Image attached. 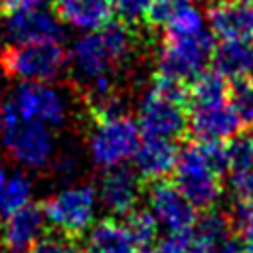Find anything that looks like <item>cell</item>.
Listing matches in <instances>:
<instances>
[{
    "label": "cell",
    "instance_id": "cell-16",
    "mask_svg": "<svg viewBox=\"0 0 253 253\" xmlns=\"http://www.w3.org/2000/svg\"><path fill=\"white\" fill-rule=\"evenodd\" d=\"M51 8L59 22L87 32H99L115 18L113 0H53Z\"/></svg>",
    "mask_w": 253,
    "mask_h": 253
},
{
    "label": "cell",
    "instance_id": "cell-25",
    "mask_svg": "<svg viewBox=\"0 0 253 253\" xmlns=\"http://www.w3.org/2000/svg\"><path fill=\"white\" fill-rule=\"evenodd\" d=\"M196 142L200 144L204 160L215 174L219 176L229 174L231 158H229V146L225 140H196Z\"/></svg>",
    "mask_w": 253,
    "mask_h": 253
},
{
    "label": "cell",
    "instance_id": "cell-10",
    "mask_svg": "<svg viewBox=\"0 0 253 253\" xmlns=\"http://www.w3.org/2000/svg\"><path fill=\"white\" fill-rule=\"evenodd\" d=\"M71 65L75 77L85 83V89L103 79H113V71L119 67V61L111 53L109 45L103 40L101 30L79 38L71 49Z\"/></svg>",
    "mask_w": 253,
    "mask_h": 253
},
{
    "label": "cell",
    "instance_id": "cell-24",
    "mask_svg": "<svg viewBox=\"0 0 253 253\" xmlns=\"http://www.w3.org/2000/svg\"><path fill=\"white\" fill-rule=\"evenodd\" d=\"M28 253H83L77 243V237L65 235L63 231H43L42 237L34 241Z\"/></svg>",
    "mask_w": 253,
    "mask_h": 253
},
{
    "label": "cell",
    "instance_id": "cell-7",
    "mask_svg": "<svg viewBox=\"0 0 253 253\" xmlns=\"http://www.w3.org/2000/svg\"><path fill=\"white\" fill-rule=\"evenodd\" d=\"M138 128L142 136L180 140L188 132V109L150 89L138 109Z\"/></svg>",
    "mask_w": 253,
    "mask_h": 253
},
{
    "label": "cell",
    "instance_id": "cell-1",
    "mask_svg": "<svg viewBox=\"0 0 253 253\" xmlns=\"http://www.w3.org/2000/svg\"><path fill=\"white\" fill-rule=\"evenodd\" d=\"M172 176L174 186L186 196V200L196 210L202 211L213 208V204L223 192L221 176L208 166L196 140H188L178 148V158Z\"/></svg>",
    "mask_w": 253,
    "mask_h": 253
},
{
    "label": "cell",
    "instance_id": "cell-8",
    "mask_svg": "<svg viewBox=\"0 0 253 253\" xmlns=\"http://www.w3.org/2000/svg\"><path fill=\"white\" fill-rule=\"evenodd\" d=\"M243 128L229 97L219 101L192 103L188 107V132L192 140H227Z\"/></svg>",
    "mask_w": 253,
    "mask_h": 253
},
{
    "label": "cell",
    "instance_id": "cell-9",
    "mask_svg": "<svg viewBox=\"0 0 253 253\" xmlns=\"http://www.w3.org/2000/svg\"><path fill=\"white\" fill-rule=\"evenodd\" d=\"M148 206L158 223L168 227L170 233L188 231L198 219V210L186 200V196L174 186L172 180H154L144 186Z\"/></svg>",
    "mask_w": 253,
    "mask_h": 253
},
{
    "label": "cell",
    "instance_id": "cell-4",
    "mask_svg": "<svg viewBox=\"0 0 253 253\" xmlns=\"http://www.w3.org/2000/svg\"><path fill=\"white\" fill-rule=\"evenodd\" d=\"M2 136L12 158L30 168H40L51 158L53 138L47 125L24 121L10 101L2 107Z\"/></svg>",
    "mask_w": 253,
    "mask_h": 253
},
{
    "label": "cell",
    "instance_id": "cell-5",
    "mask_svg": "<svg viewBox=\"0 0 253 253\" xmlns=\"http://www.w3.org/2000/svg\"><path fill=\"white\" fill-rule=\"evenodd\" d=\"M93 125L95 128L91 132L89 146L95 164L103 168H113V166H121L125 160L134 156L142 140L138 123L123 115Z\"/></svg>",
    "mask_w": 253,
    "mask_h": 253
},
{
    "label": "cell",
    "instance_id": "cell-15",
    "mask_svg": "<svg viewBox=\"0 0 253 253\" xmlns=\"http://www.w3.org/2000/svg\"><path fill=\"white\" fill-rule=\"evenodd\" d=\"M6 36L12 40V43L61 42L63 30L53 14L40 8H30L6 16Z\"/></svg>",
    "mask_w": 253,
    "mask_h": 253
},
{
    "label": "cell",
    "instance_id": "cell-23",
    "mask_svg": "<svg viewBox=\"0 0 253 253\" xmlns=\"http://www.w3.org/2000/svg\"><path fill=\"white\" fill-rule=\"evenodd\" d=\"M229 103L243 128H253V79L229 81Z\"/></svg>",
    "mask_w": 253,
    "mask_h": 253
},
{
    "label": "cell",
    "instance_id": "cell-11",
    "mask_svg": "<svg viewBox=\"0 0 253 253\" xmlns=\"http://www.w3.org/2000/svg\"><path fill=\"white\" fill-rule=\"evenodd\" d=\"M99 200L115 215H128L144 194V180L126 166L107 168L99 178Z\"/></svg>",
    "mask_w": 253,
    "mask_h": 253
},
{
    "label": "cell",
    "instance_id": "cell-13",
    "mask_svg": "<svg viewBox=\"0 0 253 253\" xmlns=\"http://www.w3.org/2000/svg\"><path fill=\"white\" fill-rule=\"evenodd\" d=\"M210 32L221 42L253 40V4L241 0H211L206 6Z\"/></svg>",
    "mask_w": 253,
    "mask_h": 253
},
{
    "label": "cell",
    "instance_id": "cell-33",
    "mask_svg": "<svg viewBox=\"0 0 253 253\" xmlns=\"http://www.w3.org/2000/svg\"><path fill=\"white\" fill-rule=\"evenodd\" d=\"M136 253H150V247H148V249H138Z\"/></svg>",
    "mask_w": 253,
    "mask_h": 253
},
{
    "label": "cell",
    "instance_id": "cell-2",
    "mask_svg": "<svg viewBox=\"0 0 253 253\" xmlns=\"http://www.w3.org/2000/svg\"><path fill=\"white\" fill-rule=\"evenodd\" d=\"M65 65V51L59 42L10 43L0 53V67L8 77L43 83L59 75Z\"/></svg>",
    "mask_w": 253,
    "mask_h": 253
},
{
    "label": "cell",
    "instance_id": "cell-21",
    "mask_svg": "<svg viewBox=\"0 0 253 253\" xmlns=\"http://www.w3.org/2000/svg\"><path fill=\"white\" fill-rule=\"evenodd\" d=\"M125 225L140 249H148L154 243L158 233V221L150 210H132L126 215Z\"/></svg>",
    "mask_w": 253,
    "mask_h": 253
},
{
    "label": "cell",
    "instance_id": "cell-32",
    "mask_svg": "<svg viewBox=\"0 0 253 253\" xmlns=\"http://www.w3.org/2000/svg\"><path fill=\"white\" fill-rule=\"evenodd\" d=\"M170 2H172V4H176V6H182V4H186L188 0H170Z\"/></svg>",
    "mask_w": 253,
    "mask_h": 253
},
{
    "label": "cell",
    "instance_id": "cell-3",
    "mask_svg": "<svg viewBox=\"0 0 253 253\" xmlns=\"http://www.w3.org/2000/svg\"><path fill=\"white\" fill-rule=\"evenodd\" d=\"M213 47V34L208 30L190 38L164 36L156 61V73L190 83L196 75L206 71V65L211 61Z\"/></svg>",
    "mask_w": 253,
    "mask_h": 253
},
{
    "label": "cell",
    "instance_id": "cell-28",
    "mask_svg": "<svg viewBox=\"0 0 253 253\" xmlns=\"http://www.w3.org/2000/svg\"><path fill=\"white\" fill-rule=\"evenodd\" d=\"M43 2L45 0H0V14L6 18V16L16 14V12H22V10L38 8Z\"/></svg>",
    "mask_w": 253,
    "mask_h": 253
},
{
    "label": "cell",
    "instance_id": "cell-18",
    "mask_svg": "<svg viewBox=\"0 0 253 253\" xmlns=\"http://www.w3.org/2000/svg\"><path fill=\"white\" fill-rule=\"evenodd\" d=\"M211 69L229 81L253 79V43L251 42H221L213 47Z\"/></svg>",
    "mask_w": 253,
    "mask_h": 253
},
{
    "label": "cell",
    "instance_id": "cell-27",
    "mask_svg": "<svg viewBox=\"0 0 253 253\" xmlns=\"http://www.w3.org/2000/svg\"><path fill=\"white\" fill-rule=\"evenodd\" d=\"M148 6H150V0H113V8H115V14L119 16V22L134 30L144 26Z\"/></svg>",
    "mask_w": 253,
    "mask_h": 253
},
{
    "label": "cell",
    "instance_id": "cell-29",
    "mask_svg": "<svg viewBox=\"0 0 253 253\" xmlns=\"http://www.w3.org/2000/svg\"><path fill=\"white\" fill-rule=\"evenodd\" d=\"M206 253H243V249H241V245H239V241L233 233V235H227V237L208 245Z\"/></svg>",
    "mask_w": 253,
    "mask_h": 253
},
{
    "label": "cell",
    "instance_id": "cell-14",
    "mask_svg": "<svg viewBox=\"0 0 253 253\" xmlns=\"http://www.w3.org/2000/svg\"><path fill=\"white\" fill-rule=\"evenodd\" d=\"M45 231V213L40 204L28 202L10 215H6L0 243L6 253H28L38 237Z\"/></svg>",
    "mask_w": 253,
    "mask_h": 253
},
{
    "label": "cell",
    "instance_id": "cell-12",
    "mask_svg": "<svg viewBox=\"0 0 253 253\" xmlns=\"http://www.w3.org/2000/svg\"><path fill=\"white\" fill-rule=\"evenodd\" d=\"M10 103L24 121H36L42 125L55 126L61 125L65 119L63 99L57 95L55 89L42 83H34V81L22 83L16 89Z\"/></svg>",
    "mask_w": 253,
    "mask_h": 253
},
{
    "label": "cell",
    "instance_id": "cell-26",
    "mask_svg": "<svg viewBox=\"0 0 253 253\" xmlns=\"http://www.w3.org/2000/svg\"><path fill=\"white\" fill-rule=\"evenodd\" d=\"M229 217H231L233 233H235L243 253H253V208L237 204L235 211Z\"/></svg>",
    "mask_w": 253,
    "mask_h": 253
},
{
    "label": "cell",
    "instance_id": "cell-22",
    "mask_svg": "<svg viewBox=\"0 0 253 253\" xmlns=\"http://www.w3.org/2000/svg\"><path fill=\"white\" fill-rule=\"evenodd\" d=\"M30 194H32L30 180L20 172L12 174L10 178H6V186L2 192V200H0V213L6 217L18 208L26 206L30 202Z\"/></svg>",
    "mask_w": 253,
    "mask_h": 253
},
{
    "label": "cell",
    "instance_id": "cell-34",
    "mask_svg": "<svg viewBox=\"0 0 253 253\" xmlns=\"http://www.w3.org/2000/svg\"><path fill=\"white\" fill-rule=\"evenodd\" d=\"M0 134H2V107H0Z\"/></svg>",
    "mask_w": 253,
    "mask_h": 253
},
{
    "label": "cell",
    "instance_id": "cell-17",
    "mask_svg": "<svg viewBox=\"0 0 253 253\" xmlns=\"http://www.w3.org/2000/svg\"><path fill=\"white\" fill-rule=\"evenodd\" d=\"M132 158H134V168L144 182L164 180L174 172L178 148L172 140L142 136Z\"/></svg>",
    "mask_w": 253,
    "mask_h": 253
},
{
    "label": "cell",
    "instance_id": "cell-19",
    "mask_svg": "<svg viewBox=\"0 0 253 253\" xmlns=\"http://www.w3.org/2000/svg\"><path fill=\"white\" fill-rule=\"evenodd\" d=\"M140 247L125 223L113 217L101 219L91 227L89 243L83 253H136Z\"/></svg>",
    "mask_w": 253,
    "mask_h": 253
},
{
    "label": "cell",
    "instance_id": "cell-31",
    "mask_svg": "<svg viewBox=\"0 0 253 253\" xmlns=\"http://www.w3.org/2000/svg\"><path fill=\"white\" fill-rule=\"evenodd\" d=\"M4 186H6V172H4V168L0 166V200H2V192H4Z\"/></svg>",
    "mask_w": 253,
    "mask_h": 253
},
{
    "label": "cell",
    "instance_id": "cell-30",
    "mask_svg": "<svg viewBox=\"0 0 253 253\" xmlns=\"http://www.w3.org/2000/svg\"><path fill=\"white\" fill-rule=\"evenodd\" d=\"M57 172L63 176H71L75 172V160L71 156H61L57 160Z\"/></svg>",
    "mask_w": 253,
    "mask_h": 253
},
{
    "label": "cell",
    "instance_id": "cell-20",
    "mask_svg": "<svg viewBox=\"0 0 253 253\" xmlns=\"http://www.w3.org/2000/svg\"><path fill=\"white\" fill-rule=\"evenodd\" d=\"M204 30V20H202V12L194 6L182 4L174 10V14L170 16V20L164 26V36L170 38H190L196 36Z\"/></svg>",
    "mask_w": 253,
    "mask_h": 253
},
{
    "label": "cell",
    "instance_id": "cell-35",
    "mask_svg": "<svg viewBox=\"0 0 253 253\" xmlns=\"http://www.w3.org/2000/svg\"><path fill=\"white\" fill-rule=\"evenodd\" d=\"M241 2H247V4H253V0H241Z\"/></svg>",
    "mask_w": 253,
    "mask_h": 253
},
{
    "label": "cell",
    "instance_id": "cell-6",
    "mask_svg": "<svg viewBox=\"0 0 253 253\" xmlns=\"http://www.w3.org/2000/svg\"><path fill=\"white\" fill-rule=\"evenodd\" d=\"M42 208H43L45 219L55 229L79 239L93 221L95 190L91 186L67 188L47 198L42 204Z\"/></svg>",
    "mask_w": 253,
    "mask_h": 253
}]
</instances>
